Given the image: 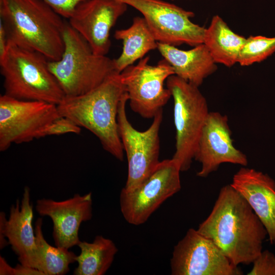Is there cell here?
I'll return each instance as SVG.
<instances>
[{
    "label": "cell",
    "mask_w": 275,
    "mask_h": 275,
    "mask_svg": "<svg viewBox=\"0 0 275 275\" xmlns=\"http://www.w3.org/2000/svg\"><path fill=\"white\" fill-rule=\"evenodd\" d=\"M173 275H241L210 239L190 228L174 246L171 259Z\"/></svg>",
    "instance_id": "obj_12"
},
{
    "label": "cell",
    "mask_w": 275,
    "mask_h": 275,
    "mask_svg": "<svg viewBox=\"0 0 275 275\" xmlns=\"http://www.w3.org/2000/svg\"><path fill=\"white\" fill-rule=\"evenodd\" d=\"M180 172L173 158L164 159L137 187L130 190L122 188L119 201L125 219L136 226L146 222L164 201L180 190Z\"/></svg>",
    "instance_id": "obj_8"
},
{
    "label": "cell",
    "mask_w": 275,
    "mask_h": 275,
    "mask_svg": "<svg viewBox=\"0 0 275 275\" xmlns=\"http://www.w3.org/2000/svg\"><path fill=\"white\" fill-rule=\"evenodd\" d=\"M231 185L246 200L259 217L271 244L275 243V181L268 174L242 167Z\"/></svg>",
    "instance_id": "obj_16"
},
{
    "label": "cell",
    "mask_w": 275,
    "mask_h": 275,
    "mask_svg": "<svg viewBox=\"0 0 275 275\" xmlns=\"http://www.w3.org/2000/svg\"><path fill=\"white\" fill-rule=\"evenodd\" d=\"M81 127L68 118L60 117L50 123L44 130L42 138L66 133L79 134Z\"/></svg>",
    "instance_id": "obj_25"
},
{
    "label": "cell",
    "mask_w": 275,
    "mask_h": 275,
    "mask_svg": "<svg viewBox=\"0 0 275 275\" xmlns=\"http://www.w3.org/2000/svg\"><path fill=\"white\" fill-rule=\"evenodd\" d=\"M33 208L30 189L25 186L21 202L17 200L10 208L4 234L19 263L39 270L41 259L32 225Z\"/></svg>",
    "instance_id": "obj_17"
},
{
    "label": "cell",
    "mask_w": 275,
    "mask_h": 275,
    "mask_svg": "<svg viewBox=\"0 0 275 275\" xmlns=\"http://www.w3.org/2000/svg\"><path fill=\"white\" fill-rule=\"evenodd\" d=\"M8 43L58 60L64 48L63 17L42 0H0Z\"/></svg>",
    "instance_id": "obj_2"
},
{
    "label": "cell",
    "mask_w": 275,
    "mask_h": 275,
    "mask_svg": "<svg viewBox=\"0 0 275 275\" xmlns=\"http://www.w3.org/2000/svg\"><path fill=\"white\" fill-rule=\"evenodd\" d=\"M80 253L76 256L78 265L74 275H103L108 270L118 252L115 243L101 235L95 236L92 242L80 241Z\"/></svg>",
    "instance_id": "obj_21"
},
{
    "label": "cell",
    "mask_w": 275,
    "mask_h": 275,
    "mask_svg": "<svg viewBox=\"0 0 275 275\" xmlns=\"http://www.w3.org/2000/svg\"><path fill=\"white\" fill-rule=\"evenodd\" d=\"M8 45V39L4 25L0 22V57L5 53Z\"/></svg>",
    "instance_id": "obj_29"
},
{
    "label": "cell",
    "mask_w": 275,
    "mask_h": 275,
    "mask_svg": "<svg viewBox=\"0 0 275 275\" xmlns=\"http://www.w3.org/2000/svg\"><path fill=\"white\" fill-rule=\"evenodd\" d=\"M275 52V37L250 36L240 52L238 63L248 66L261 62Z\"/></svg>",
    "instance_id": "obj_23"
},
{
    "label": "cell",
    "mask_w": 275,
    "mask_h": 275,
    "mask_svg": "<svg viewBox=\"0 0 275 275\" xmlns=\"http://www.w3.org/2000/svg\"><path fill=\"white\" fill-rule=\"evenodd\" d=\"M172 1H174V0H172Z\"/></svg>",
    "instance_id": "obj_30"
},
{
    "label": "cell",
    "mask_w": 275,
    "mask_h": 275,
    "mask_svg": "<svg viewBox=\"0 0 275 275\" xmlns=\"http://www.w3.org/2000/svg\"><path fill=\"white\" fill-rule=\"evenodd\" d=\"M114 37L117 40H122L123 43L121 53L114 59L119 73L157 48L158 42L143 17H134L129 27L116 30Z\"/></svg>",
    "instance_id": "obj_19"
},
{
    "label": "cell",
    "mask_w": 275,
    "mask_h": 275,
    "mask_svg": "<svg viewBox=\"0 0 275 275\" xmlns=\"http://www.w3.org/2000/svg\"><path fill=\"white\" fill-rule=\"evenodd\" d=\"M125 92L121 73H116L86 93L65 96L57 107L61 116L89 130L98 139L104 150L123 161L124 149L117 117Z\"/></svg>",
    "instance_id": "obj_3"
},
{
    "label": "cell",
    "mask_w": 275,
    "mask_h": 275,
    "mask_svg": "<svg viewBox=\"0 0 275 275\" xmlns=\"http://www.w3.org/2000/svg\"><path fill=\"white\" fill-rule=\"evenodd\" d=\"M252 264L248 275H275V255L269 250L262 251Z\"/></svg>",
    "instance_id": "obj_24"
},
{
    "label": "cell",
    "mask_w": 275,
    "mask_h": 275,
    "mask_svg": "<svg viewBox=\"0 0 275 275\" xmlns=\"http://www.w3.org/2000/svg\"><path fill=\"white\" fill-rule=\"evenodd\" d=\"M157 49L171 66L175 75L198 87L217 69V64L203 43L182 50L158 42Z\"/></svg>",
    "instance_id": "obj_18"
},
{
    "label": "cell",
    "mask_w": 275,
    "mask_h": 275,
    "mask_svg": "<svg viewBox=\"0 0 275 275\" xmlns=\"http://www.w3.org/2000/svg\"><path fill=\"white\" fill-rule=\"evenodd\" d=\"M197 230L235 266L252 264L267 236L259 217L231 184L221 188L211 212Z\"/></svg>",
    "instance_id": "obj_1"
},
{
    "label": "cell",
    "mask_w": 275,
    "mask_h": 275,
    "mask_svg": "<svg viewBox=\"0 0 275 275\" xmlns=\"http://www.w3.org/2000/svg\"><path fill=\"white\" fill-rule=\"evenodd\" d=\"M149 61L150 57H145L121 72L131 109L145 119H153L172 97L164 83L175 74L164 59L156 65Z\"/></svg>",
    "instance_id": "obj_11"
},
{
    "label": "cell",
    "mask_w": 275,
    "mask_h": 275,
    "mask_svg": "<svg viewBox=\"0 0 275 275\" xmlns=\"http://www.w3.org/2000/svg\"><path fill=\"white\" fill-rule=\"evenodd\" d=\"M127 5L116 0H88L68 19L69 24L88 42L93 52L106 56L111 47L110 32Z\"/></svg>",
    "instance_id": "obj_14"
},
{
    "label": "cell",
    "mask_w": 275,
    "mask_h": 275,
    "mask_svg": "<svg viewBox=\"0 0 275 275\" xmlns=\"http://www.w3.org/2000/svg\"><path fill=\"white\" fill-rule=\"evenodd\" d=\"M246 38L234 32L218 15H214L205 29L203 44L216 64L228 67L238 63Z\"/></svg>",
    "instance_id": "obj_20"
},
{
    "label": "cell",
    "mask_w": 275,
    "mask_h": 275,
    "mask_svg": "<svg viewBox=\"0 0 275 275\" xmlns=\"http://www.w3.org/2000/svg\"><path fill=\"white\" fill-rule=\"evenodd\" d=\"M1 275H44L40 271L20 263L11 267L2 256H0Z\"/></svg>",
    "instance_id": "obj_27"
},
{
    "label": "cell",
    "mask_w": 275,
    "mask_h": 275,
    "mask_svg": "<svg viewBox=\"0 0 275 275\" xmlns=\"http://www.w3.org/2000/svg\"><path fill=\"white\" fill-rule=\"evenodd\" d=\"M174 101L176 150L172 157L181 172L191 165L198 142L209 114L206 98L199 87L174 74L166 81Z\"/></svg>",
    "instance_id": "obj_6"
},
{
    "label": "cell",
    "mask_w": 275,
    "mask_h": 275,
    "mask_svg": "<svg viewBox=\"0 0 275 275\" xmlns=\"http://www.w3.org/2000/svg\"><path fill=\"white\" fill-rule=\"evenodd\" d=\"M128 100L125 92L119 105L117 122L128 163L127 178L123 188L130 190L146 179L160 162L159 132L163 113L162 109L157 113L147 129L139 131L133 127L127 118L126 105Z\"/></svg>",
    "instance_id": "obj_7"
},
{
    "label": "cell",
    "mask_w": 275,
    "mask_h": 275,
    "mask_svg": "<svg viewBox=\"0 0 275 275\" xmlns=\"http://www.w3.org/2000/svg\"><path fill=\"white\" fill-rule=\"evenodd\" d=\"M64 41L61 57L49 61L48 67L65 96L86 93L119 73L114 59L95 54L86 40L67 22Z\"/></svg>",
    "instance_id": "obj_5"
},
{
    "label": "cell",
    "mask_w": 275,
    "mask_h": 275,
    "mask_svg": "<svg viewBox=\"0 0 275 275\" xmlns=\"http://www.w3.org/2000/svg\"><path fill=\"white\" fill-rule=\"evenodd\" d=\"M143 15L158 42L194 47L203 43L204 27L193 22L195 13L163 0H116Z\"/></svg>",
    "instance_id": "obj_10"
},
{
    "label": "cell",
    "mask_w": 275,
    "mask_h": 275,
    "mask_svg": "<svg viewBox=\"0 0 275 275\" xmlns=\"http://www.w3.org/2000/svg\"><path fill=\"white\" fill-rule=\"evenodd\" d=\"M35 207L40 216H47L51 219L55 245L69 249L77 245L80 241L78 232L81 224L92 217V193L84 195L76 194L62 201L38 199Z\"/></svg>",
    "instance_id": "obj_15"
},
{
    "label": "cell",
    "mask_w": 275,
    "mask_h": 275,
    "mask_svg": "<svg viewBox=\"0 0 275 275\" xmlns=\"http://www.w3.org/2000/svg\"><path fill=\"white\" fill-rule=\"evenodd\" d=\"M62 17L69 19L76 8L88 0H42Z\"/></svg>",
    "instance_id": "obj_26"
},
{
    "label": "cell",
    "mask_w": 275,
    "mask_h": 275,
    "mask_svg": "<svg viewBox=\"0 0 275 275\" xmlns=\"http://www.w3.org/2000/svg\"><path fill=\"white\" fill-rule=\"evenodd\" d=\"M231 134L227 116L209 112L194 156V159L201 164L197 174L198 177H207L223 163L247 166L246 156L235 147Z\"/></svg>",
    "instance_id": "obj_13"
},
{
    "label": "cell",
    "mask_w": 275,
    "mask_h": 275,
    "mask_svg": "<svg viewBox=\"0 0 275 275\" xmlns=\"http://www.w3.org/2000/svg\"><path fill=\"white\" fill-rule=\"evenodd\" d=\"M6 214L4 212H0V249H4L9 244L8 239L4 234V229L7 221Z\"/></svg>",
    "instance_id": "obj_28"
},
{
    "label": "cell",
    "mask_w": 275,
    "mask_h": 275,
    "mask_svg": "<svg viewBox=\"0 0 275 275\" xmlns=\"http://www.w3.org/2000/svg\"><path fill=\"white\" fill-rule=\"evenodd\" d=\"M48 62L39 52L8 43L0 57L4 94L17 99L58 105L65 96L49 70Z\"/></svg>",
    "instance_id": "obj_4"
},
{
    "label": "cell",
    "mask_w": 275,
    "mask_h": 275,
    "mask_svg": "<svg viewBox=\"0 0 275 275\" xmlns=\"http://www.w3.org/2000/svg\"><path fill=\"white\" fill-rule=\"evenodd\" d=\"M42 225V218L39 217L35 222V233L41 259L39 270L44 275L65 274L69 271V265L76 262L77 255L69 249L50 245L44 237Z\"/></svg>",
    "instance_id": "obj_22"
},
{
    "label": "cell",
    "mask_w": 275,
    "mask_h": 275,
    "mask_svg": "<svg viewBox=\"0 0 275 275\" xmlns=\"http://www.w3.org/2000/svg\"><path fill=\"white\" fill-rule=\"evenodd\" d=\"M61 117L57 105L44 101L0 96V151L14 144L42 138L45 128Z\"/></svg>",
    "instance_id": "obj_9"
}]
</instances>
